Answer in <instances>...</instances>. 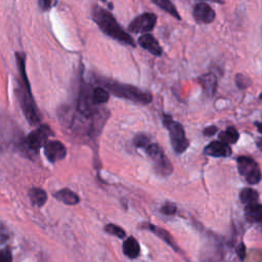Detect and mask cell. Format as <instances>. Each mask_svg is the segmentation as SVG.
<instances>
[{
    "label": "cell",
    "mask_w": 262,
    "mask_h": 262,
    "mask_svg": "<svg viewBox=\"0 0 262 262\" xmlns=\"http://www.w3.org/2000/svg\"><path fill=\"white\" fill-rule=\"evenodd\" d=\"M15 60L18 70L17 89L15 90L23 114L31 125H37L41 122V114L36 105L35 99L32 95L30 82L26 72V55L24 52L17 51L15 53Z\"/></svg>",
    "instance_id": "6da1fadb"
},
{
    "label": "cell",
    "mask_w": 262,
    "mask_h": 262,
    "mask_svg": "<svg viewBox=\"0 0 262 262\" xmlns=\"http://www.w3.org/2000/svg\"><path fill=\"white\" fill-rule=\"evenodd\" d=\"M91 16L93 21L105 35L125 45L135 47V41L133 38L123 30L108 10L98 5H93L91 8Z\"/></svg>",
    "instance_id": "7a4b0ae2"
},
{
    "label": "cell",
    "mask_w": 262,
    "mask_h": 262,
    "mask_svg": "<svg viewBox=\"0 0 262 262\" xmlns=\"http://www.w3.org/2000/svg\"><path fill=\"white\" fill-rule=\"evenodd\" d=\"M100 84L103 86L104 89H106L113 95L131 100L136 103L148 104L152 100V95L150 93L144 92L133 85L124 84L114 80H105V79H101Z\"/></svg>",
    "instance_id": "3957f363"
},
{
    "label": "cell",
    "mask_w": 262,
    "mask_h": 262,
    "mask_svg": "<svg viewBox=\"0 0 262 262\" xmlns=\"http://www.w3.org/2000/svg\"><path fill=\"white\" fill-rule=\"evenodd\" d=\"M53 135V131L48 125H41L34 129L20 141L21 150L26 151L28 156L38 154L39 149L48 142V137Z\"/></svg>",
    "instance_id": "277c9868"
},
{
    "label": "cell",
    "mask_w": 262,
    "mask_h": 262,
    "mask_svg": "<svg viewBox=\"0 0 262 262\" xmlns=\"http://www.w3.org/2000/svg\"><path fill=\"white\" fill-rule=\"evenodd\" d=\"M163 124L167 128L170 136L171 145L176 154L184 152L188 145L189 141L185 136L184 129L182 125L178 122H175L170 115H163Z\"/></svg>",
    "instance_id": "5b68a950"
},
{
    "label": "cell",
    "mask_w": 262,
    "mask_h": 262,
    "mask_svg": "<svg viewBox=\"0 0 262 262\" xmlns=\"http://www.w3.org/2000/svg\"><path fill=\"white\" fill-rule=\"evenodd\" d=\"M145 154L151 160L155 171L161 176H168L173 172V166L169 159L166 157L162 147L156 143L150 142L145 148Z\"/></svg>",
    "instance_id": "8992f818"
},
{
    "label": "cell",
    "mask_w": 262,
    "mask_h": 262,
    "mask_svg": "<svg viewBox=\"0 0 262 262\" xmlns=\"http://www.w3.org/2000/svg\"><path fill=\"white\" fill-rule=\"evenodd\" d=\"M236 163L239 174L248 183L256 184L261 180V171L255 160L250 157L241 156L236 159Z\"/></svg>",
    "instance_id": "52a82bcc"
},
{
    "label": "cell",
    "mask_w": 262,
    "mask_h": 262,
    "mask_svg": "<svg viewBox=\"0 0 262 262\" xmlns=\"http://www.w3.org/2000/svg\"><path fill=\"white\" fill-rule=\"evenodd\" d=\"M157 23V15L151 12H144L132 19L128 26L131 33H145L151 31Z\"/></svg>",
    "instance_id": "ba28073f"
},
{
    "label": "cell",
    "mask_w": 262,
    "mask_h": 262,
    "mask_svg": "<svg viewBox=\"0 0 262 262\" xmlns=\"http://www.w3.org/2000/svg\"><path fill=\"white\" fill-rule=\"evenodd\" d=\"M44 154L50 163L63 160L67 156V148L58 140H50L44 146Z\"/></svg>",
    "instance_id": "9c48e42d"
},
{
    "label": "cell",
    "mask_w": 262,
    "mask_h": 262,
    "mask_svg": "<svg viewBox=\"0 0 262 262\" xmlns=\"http://www.w3.org/2000/svg\"><path fill=\"white\" fill-rule=\"evenodd\" d=\"M192 15L194 20L199 24H210L215 18V11L209 4L201 2L194 5Z\"/></svg>",
    "instance_id": "30bf717a"
},
{
    "label": "cell",
    "mask_w": 262,
    "mask_h": 262,
    "mask_svg": "<svg viewBox=\"0 0 262 262\" xmlns=\"http://www.w3.org/2000/svg\"><path fill=\"white\" fill-rule=\"evenodd\" d=\"M138 44L156 56H160L163 52L158 40L150 34H143L138 38Z\"/></svg>",
    "instance_id": "8fae6325"
},
{
    "label": "cell",
    "mask_w": 262,
    "mask_h": 262,
    "mask_svg": "<svg viewBox=\"0 0 262 262\" xmlns=\"http://www.w3.org/2000/svg\"><path fill=\"white\" fill-rule=\"evenodd\" d=\"M204 152L211 157H228L231 155V148L228 144L220 140H216L209 143L204 148Z\"/></svg>",
    "instance_id": "7c38bea8"
},
{
    "label": "cell",
    "mask_w": 262,
    "mask_h": 262,
    "mask_svg": "<svg viewBox=\"0 0 262 262\" xmlns=\"http://www.w3.org/2000/svg\"><path fill=\"white\" fill-rule=\"evenodd\" d=\"M142 228L144 229H147V230H150L151 232H154L157 236H159L162 241H164L166 244H168L171 248H173L176 252H180V249L178 248L177 244L175 243L173 236L164 228L162 227H159L157 225H154V224H150V223H144L142 224L141 226Z\"/></svg>",
    "instance_id": "4fadbf2b"
},
{
    "label": "cell",
    "mask_w": 262,
    "mask_h": 262,
    "mask_svg": "<svg viewBox=\"0 0 262 262\" xmlns=\"http://www.w3.org/2000/svg\"><path fill=\"white\" fill-rule=\"evenodd\" d=\"M198 81H199L200 85L202 86L204 92L207 95L211 96L215 93L216 88H217V79L214 76V74H212V73L205 74V75L201 76Z\"/></svg>",
    "instance_id": "5bb4252c"
},
{
    "label": "cell",
    "mask_w": 262,
    "mask_h": 262,
    "mask_svg": "<svg viewBox=\"0 0 262 262\" xmlns=\"http://www.w3.org/2000/svg\"><path fill=\"white\" fill-rule=\"evenodd\" d=\"M53 196L67 205H77L80 202L79 195L69 188H62L57 190L53 193Z\"/></svg>",
    "instance_id": "9a60e30c"
},
{
    "label": "cell",
    "mask_w": 262,
    "mask_h": 262,
    "mask_svg": "<svg viewBox=\"0 0 262 262\" xmlns=\"http://www.w3.org/2000/svg\"><path fill=\"white\" fill-rule=\"evenodd\" d=\"M245 213L247 219L251 222L262 224V205L257 204V202L246 205Z\"/></svg>",
    "instance_id": "2e32d148"
},
{
    "label": "cell",
    "mask_w": 262,
    "mask_h": 262,
    "mask_svg": "<svg viewBox=\"0 0 262 262\" xmlns=\"http://www.w3.org/2000/svg\"><path fill=\"white\" fill-rule=\"evenodd\" d=\"M123 252L130 259L138 257L140 253V247L138 242L133 236L127 237L123 243Z\"/></svg>",
    "instance_id": "e0dca14e"
},
{
    "label": "cell",
    "mask_w": 262,
    "mask_h": 262,
    "mask_svg": "<svg viewBox=\"0 0 262 262\" xmlns=\"http://www.w3.org/2000/svg\"><path fill=\"white\" fill-rule=\"evenodd\" d=\"M28 194L31 203L37 207H42L47 201V193L42 188L33 187L29 190Z\"/></svg>",
    "instance_id": "ac0fdd59"
},
{
    "label": "cell",
    "mask_w": 262,
    "mask_h": 262,
    "mask_svg": "<svg viewBox=\"0 0 262 262\" xmlns=\"http://www.w3.org/2000/svg\"><path fill=\"white\" fill-rule=\"evenodd\" d=\"M4 121L0 120V128L3 125ZM13 135H16L13 131V128L11 126H4L1 130H0V149H2L6 144H9L11 142V140L13 139Z\"/></svg>",
    "instance_id": "d6986e66"
},
{
    "label": "cell",
    "mask_w": 262,
    "mask_h": 262,
    "mask_svg": "<svg viewBox=\"0 0 262 262\" xmlns=\"http://www.w3.org/2000/svg\"><path fill=\"white\" fill-rule=\"evenodd\" d=\"M91 97H92V101L95 105L104 103L108 100L110 98V92L104 89L103 87H94L92 88V92H91Z\"/></svg>",
    "instance_id": "ffe728a7"
},
{
    "label": "cell",
    "mask_w": 262,
    "mask_h": 262,
    "mask_svg": "<svg viewBox=\"0 0 262 262\" xmlns=\"http://www.w3.org/2000/svg\"><path fill=\"white\" fill-rule=\"evenodd\" d=\"M258 192L253 189V188H250V187H246V188H243L239 192V199H241V202L245 205H249V204H252V203H256L258 201Z\"/></svg>",
    "instance_id": "44dd1931"
},
{
    "label": "cell",
    "mask_w": 262,
    "mask_h": 262,
    "mask_svg": "<svg viewBox=\"0 0 262 262\" xmlns=\"http://www.w3.org/2000/svg\"><path fill=\"white\" fill-rule=\"evenodd\" d=\"M151 2H154L157 6H159L161 9L165 10L166 12H168L169 14H171L172 16H174L177 19H180V15L176 9V7L174 6V4L170 1V0H150Z\"/></svg>",
    "instance_id": "7402d4cb"
},
{
    "label": "cell",
    "mask_w": 262,
    "mask_h": 262,
    "mask_svg": "<svg viewBox=\"0 0 262 262\" xmlns=\"http://www.w3.org/2000/svg\"><path fill=\"white\" fill-rule=\"evenodd\" d=\"M238 139V133L233 127H228L225 131L220 132L219 140L228 144V143H235Z\"/></svg>",
    "instance_id": "603a6c76"
},
{
    "label": "cell",
    "mask_w": 262,
    "mask_h": 262,
    "mask_svg": "<svg viewBox=\"0 0 262 262\" xmlns=\"http://www.w3.org/2000/svg\"><path fill=\"white\" fill-rule=\"evenodd\" d=\"M150 138L146 135V134H143V133H139V134H136L133 138V144L137 147V148H142L144 149L149 143H150Z\"/></svg>",
    "instance_id": "cb8c5ba5"
},
{
    "label": "cell",
    "mask_w": 262,
    "mask_h": 262,
    "mask_svg": "<svg viewBox=\"0 0 262 262\" xmlns=\"http://www.w3.org/2000/svg\"><path fill=\"white\" fill-rule=\"evenodd\" d=\"M104 230H105L107 233H110V234H112V235H115V236H117V237H120V238H123V237L126 236L125 230H124L122 227H120V226H118V225H116V224L110 223V224L105 225Z\"/></svg>",
    "instance_id": "d4e9b609"
},
{
    "label": "cell",
    "mask_w": 262,
    "mask_h": 262,
    "mask_svg": "<svg viewBox=\"0 0 262 262\" xmlns=\"http://www.w3.org/2000/svg\"><path fill=\"white\" fill-rule=\"evenodd\" d=\"M57 4V0H38L39 8L42 11L50 10L52 7H54Z\"/></svg>",
    "instance_id": "484cf974"
},
{
    "label": "cell",
    "mask_w": 262,
    "mask_h": 262,
    "mask_svg": "<svg viewBox=\"0 0 262 262\" xmlns=\"http://www.w3.org/2000/svg\"><path fill=\"white\" fill-rule=\"evenodd\" d=\"M235 82H236V85L238 88L241 89H244V88H247L251 85V80L248 78V77H245L244 75H236L235 77Z\"/></svg>",
    "instance_id": "4316f807"
},
{
    "label": "cell",
    "mask_w": 262,
    "mask_h": 262,
    "mask_svg": "<svg viewBox=\"0 0 262 262\" xmlns=\"http://www.w3.org/2000/svg\"><path fill=\"white\" fill-rule=\"evenodd\" d=\"M0 262H12V255L9 248L0 250Z\"/></svg>",
    "instance_id": "83f0119b"
},
{
    "label": "cell",
    "mask_w": 262,
    "mask_h": 262,
    "mask_svg": "<svg viewBox=\"0 0 262 262\" xmlns=\"http://www.w3.org/2000/svg\"><path fill=\"white\" fill-rule=\"evenodd\" d=\"M161 212L165 215H174L176 213V206L172 203H166L161 208Z\"/></svg>",
    "instance_id": "f1b7e54d"
},
{
    "label": "cell",
    "mask_w": 262,
    "mask_h": 262,
    "mask_svg": "<svg viewBox=\"0 0 262 262\" xmlns=\"http://www.w3.org/2000/svg\"><path fill=\"white\" fill-rule=\"evenodd\" d=\"M203 132H204V134L206 136H212V135H214L217 132V127H215V126L207 127Z\"/></svg>",
    "instance_id": "f546056e"
},
{
    "label": "cell",
    "mask_w": 262,
    "mask_h": 262,
    "mask_svg": "<svg viewBox=\"0 0 262 262\" xmlns=\"http://www.w3.org/2000/svg\"><path fill=\"white\" fill-rule=\"evenodd\" d=\"M237 254L239 256V258L243 260L246 256V249H245V246L243 244H241V246L237 248Z\"/></svg>",
    "instance_id": "4dcf8cb0"
},
{
    "label": "cell",
    "mask_w": 262,
    "mask_h": 262,
    "mask_svg": "<svg viewBox=\"0 0 262 262\" xmlns=\"http://www.w3.org/2000/svg\"><path fill=\"white\" fill-rule=\"evenodd\" d=\"M9 238V235L5 232V230L0 229V244L6 242Z\"/></svg>",
    "instance_id": "1f68e13d"
},
{
    "label": "cell",
    "mask_w": 262,
    "mask_h": 262,
    "mask_svg": "<svg viewBox=\"0 0 262 262\" xmlns=\"http://www.w3.org/2000/svg\"><path fill=\"white\" fill-rule=\"evenodd\" d=\"M257 126H258V131L262 134V123H259V124H257Z\"/></svg>",
    "instance_id": "d6a6232c"
},
{
    "label": "cell",
    "mask_w": 262,
    "mask_h": 262,
    "mask_svg": "<svg viewBox=\"0 0 262 262\" xmlns=\"http://www.w3.org/2000/svg\"><path fill=\"white\" fill-rule=\"evenodd\" d=\"M210 1H215L217 3H223V0H210Z\"/></svg>",
    "instance_id": "836d02e7"
},
{
    "label": "cell",
    "mask_w": 262,
    "mask_h": 262,
    "mask_svg": "<svg viewBox=\"0 0 262 262\" xmlns=\"http://www.w3.org/2000/svg\"><path fill=\"white\" fill-rule=\"evenodd\" d=\"M100 1H102V2H106V0H100Z\"/></svg>",
    "instance_id": "e575fe53"
},
{
    "label": "cell",
    "mask_w": 262,
    "mask_h": 262,
    "mask_svg": "<svg viewBox=\"0 0 262 262\" xmlns=\"http://www.w3.org/2000/svg\"><path fill=\"white\" fill-rule=\"evenodd\" d=\"M260 98H261V99H262V93H261V95H260Z\"/></svg>",
    "instance_id": "d590c367"
}]
</instances>
